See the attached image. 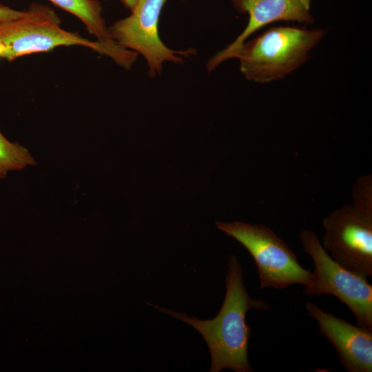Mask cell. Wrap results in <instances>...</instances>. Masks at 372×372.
I'll return each instance as SVG.
<instances>
[{
    "label": "cell",
    "instance_id": "5",
    "mask_svg": "<svg viewBox=\"0 0 372 372\" xmlns=\"http://www.w3.org/2000/svg\"><path fill=\"white\" fill-rule=\"evenodd\" d=\"M303 250L311 256L314 271L304 286V296H335L354 314L358 325L372 331V286L366 278L336 262L323 248L316 234L303 229L299 236Z\"/></svg>",
    "mask_w": 372,
    "mask_h": 372
},
{
    "label": "cell",
    "instance_id": "8",
    "mask_svg": "<svg viewBox=\"0 0 372 372\" xmlns=\"http://www.w3.org/2000/svg\"><path fill=\"white\" fill-rule=\"evenodd\" d=\"M304 308L318 322L319 332L335 349L347 371H372V331L327 313L311 302Z\"/></svg>",
    "mask_w": 372,
    "mask_h": 372
},
{
    "label": "cell",
    "instance_id": "4",
    "mask_svg": "<svg viewBox=\"0 0 372 372\" xmlns=\"http://www.w3.org/2000/svg\"><path fill=\"white\" fill-rule=\"evenodd\" d=\"M216 225L251 255L261 289H282L293 284L306 286L309 282L311 271L300 265L294 251L269 227L244 221L216 222Z\"/></svg>",
    "mask_w": 372,
    "mask_h": 372
},
{
    "label": "cell",
    "instance_id": "1",
    "mask_svg": "<svg viewBox=\"0 0 372 372\" xmlns=\"http://www.w3.org/2000/svg\"><path fill=\"white\" fill-rule=\"evenodd\" d=\"M225 287L222 307L211 320H201L183 313L149 304L185 322L202 335L211 354L210 372H219L224 369L251 372L253 369L249 362L248 346L251 330L246 323V314L250 309L268 310L270 305L249 296L244 285L242 269L234 255L229 257Z\"/></svg>",
    "mask_w": 372,
    "mask_h": 372
},
{
    "label": "cell",
    "instance_id": "2",
    "mask_svg": "<svg viewBox=\"0 0 372 372\" xmlns=\"http://www.w3.org/2000/svg\"><path fill=\"white\" fill-rule=\"evenodd\" d=\"M70 45L90 48L110 56L127 69L136 58L134 52L118 44L112 45L92 41L64 30L59 17L45 5L33 3L21 17L0 21V59L13 61L25 55Z\"/></svg>",
    "mask_w": 372,
    "mask_h": 372
},
{
    "label": "cell",
    "instance_id": "7",
    "mask_svg": "<svg viewBox=\"0 0 372 372\" xmlns=\"http://www.w3.org/2000/svg\"><path fill=\"white\" fill-rule=\"evenodd\" d=\"M167 1L138 0L130 16L116 21L108 28L118 44L144 56L149 65L148 74L152 77L162 72L164 62L182 63L183 58L194 52L192 49H170L161 40L158 21Z\"/></svg>",
    "mask_w": 372,
    "mask_h": 372
},
{
    "label": "cell",
    "instance_id": "12",
    "mask_svg": "<svg viewBox=\"0 0 372 372\" xmlns=\"http://www.w3.org/2000/svg\"><path fill=\"white\" fill-rule=\"evenodd\" d=\"M352 205L361 214L372 217V175L360 176L352 188Z\"/></svg>",
    "mask_w": 372,
    "mask_h": 372
},
{
    "label": "cell",
    "instance_id": "13",
    "mask_svg": "<svg viewBox=\"0 0 372 372\" xmlns=\"http://www.w3.org/2000/svg\"><path fill=\"white\" fill-rule=\"evenodd\" d=\"M25 12L12 9L0 4V21L17 19L21 17Z\"/></svg>",
    "mask_w": 372,
    "mask_h": 372
},
{
    "label": "cell",
    "instance_id": "6",
    "mask_svg": "<svg viewBox=\"0 0 372 372\" xmlns=\"http://www.w3.org/2000/svg\"><path fill=\"white\" fill-rule=\"evenodd\" d=\"M322 245L344 268L358 276L372 277V217L344 205L322 220Z\"/></svg>",
    "mask_w": 372,
    "mask_h": 372
},
{
    "label": "cell",
    "instance_id": "10",
    "mask_svg": "<svg viewBox=\"0 0 372 372\" xmlns=\"http://www.w3.org/2000/svg\"><path fill=\"white\" fill-rule=\"evenodd\" d=\"M48 1L81 20L89 32L97 39L96 41L112 45H118L106 26L102 16L101 5L97 0Z\"/></svg>",
    "mask_w": 372,
    "mask_h": 372
},
{
    "label": "cell",
    "instance_id": "11",
    "mask_svg": "<svg viewBox=\"0 0 372 372\" xmlns=\"http://www.w3.org/2000/svg\"><path fill=\"white\" fill-rule=\"evenodd\" d=\"M35 161L27 149L8 141L0 132V178L12 170L23 169Z\"/></svg>",
    "mask_w": 372,
    "mask_h": 372
},
{
    "label": "cell",
    "instance_id": "14",
    "mask_svg": "<svg viewBox=\"0 0 372 372\" xmlns=\"http://www.w3.org/2000/svg\"><path fill=\"white\" fill-rule=\"evenodd\" d=\"M124 5L132 11L136 6L138 0H121Z\"/></svg>",
    "mask_w": 372,
    "mask_h": 372
},
{
    "label": "cell",
    "instance_id": "3",
    "mask_svg": "<svg viewBox=\"0 0 372 372\" xmlns=\"http://www.w3.org/2000/svg\"><path fill=\"white\" fill-rule=\"evenodd\" d=\"M320 29L273 27L247 43H243L230 58L240 62L246 79L268 82L291 73L309 59V52L324 37Z\"/></svg>",
    "mask_w": 372,
    "mask_h": 372
},
{
    "label": "cell",
    "instance_id": "9",
    "mask_svg": "<svg viewBox=\"0 0 372 372\" xmlns=\"http://www.w3.org/2000/svg\"><path fill=\"white\" fill-rule=\"evenodd\" d=\"M240 12L248 14L249 21L243 32L227 48L218 52L207 63L211 71L224 61L230 59L245 39L252 33L278 21H296L312 23L313 17L310 13V0H230Z\"/></svg>",
    "mask_w": 372,
    "mask_h": 372
}]
</instances>
